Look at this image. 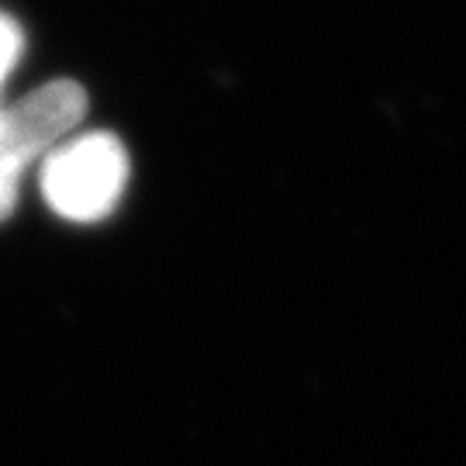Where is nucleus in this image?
<instances>
[{
	"mask_svg": "<svg viewBox=\"0 0 466 466\" xmlns=\"http://www.w3.org/2000/svg\"><path fill=\"white\" fill-rule=\"evenodd\" d=\"M84 111L86 94L69 80H56L0 111V221L15 208L17 177L25 167L73 132Z\"/></svg>",
	"mask_w": 466,
	"mask_h": 466,
	"instance_id": "nucleus-1",
	"label": "nucleus"
},
{
	"mask_svg": "<svg viewBox=\"0 0 466 466\" xmlns=\"http://www.w3.org/2000/svg\"><path fill=\"white\" fill-rule=\"evenodd\" d=\"M128 177L125 149L115 135H84L69 146L56 149L46 163L42 187L46 198L63 218L94 221L104 218L121 198V187Z\"/></svg>",
	"mask_w": 466,
	"mask_h": 466,
	"instance_id": "nucleus-2",
	"label": "nucleus"
},
{
	"mask_svg": "<svg viewBox=\"0 0 466 466\" xmlns=\"http://www.w3.org/2000/svg\"><path fill=\"white\" fill-rule=\"evenodd\" d=\"M17 52H21V32H17V25L11 17L0 15V84H4L7 69L15 66Z\"/></svg>",
	"mask_w": 466,
	"mask_h": 466,
	"instance_id": "nucleus-3",
	"label": "nucleus"
}]
</instances>
